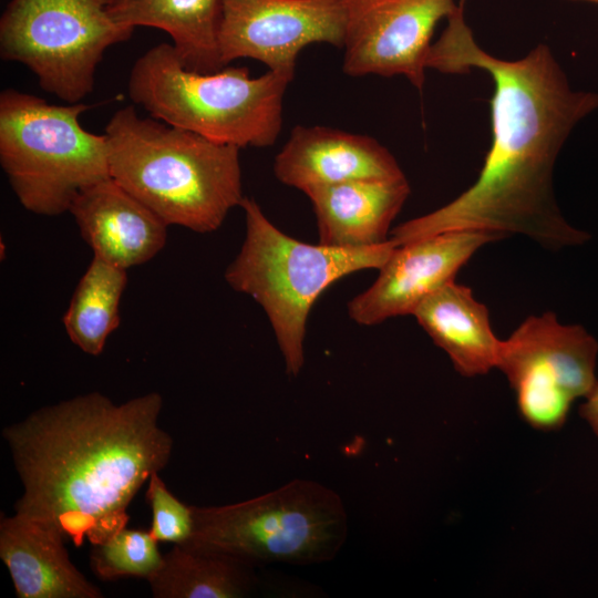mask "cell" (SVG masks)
<instances>
[{
  "mask_svg": "<svg viewBox=\"0 0 598 598\" xmlns=\"http://www.w3.org/2000/svg\"><path fill=\"white\" fill-rule=\"evenodd\" d=\"M464 2L430 48L426 68L445 74L484 71L493 81L492 143L475 183L448 204L393 228L401 246L453 230L520 234L558 250L589 235L567 223L553 187L558 154L573 130L598 109V92L575 90L550 48L503 60L475 41Z\"/></svg>",
  "mask_w": 598,
  "mask_h": 598,
  "instance_id": "6da1fadb",
  "label": "cell"
},
{
  "mask_svg": "<svg viewBox=\"0 0 598 598\" xmlns=\"http://www.w3.org/2000/svg\"><path fill=\"white\" fill-rule=\"evenodd\" d=\"M162 408L157 392L121 404L91 392L3 427L23 486L16 514L54 527L78 547L126 527L133 497L172 456L173 439L158 424Z\"/></svg>",
  "mask_w": 598,
  "mask_h": 598,
  "instance_id": "7a4b0ae2",
  "label": "cell"
},
{
  "mask_svg": "<svg viewBox=\"0 0 598 598\" xmlns=\"http://www.w3.org/2000/svg\"><path fill=\"white\" fill-rule=\"evenodd\" d=\"M105 135L110 177L167 226L217 230L244 199L237 146L142 117L132 105L113 114Z\"/></svg>",
  "mask_w": 598,
  "mask_h": 598,
  "instance_id": "3957f363",
  "label": "cell"
},
{
  "mask_svg": "<svg viewBox=\"0 0 598 598\" xmlns=\"http://www.w3.org/2000/svg\"><path fill=\"white\" fill-rule=\"evenodd\" d=\"M293 78L268 70L250 78L245 66L215 73L187 70L174 47L161 43L134 63L131 100L153 117L239 148L271 146L282 126V101Z\"/></svg>",
  "mask_w": 598,
  "mask_h": 598,
  "instance_id": "277c9868",
  "label": "cell"
},
{
  "mask_svg": "<svg viewBox=\"0 0 598 598\" xmlns=\"http://www.w3.org/2000/svg\"><path fill=\"white\" fill-rule=\"evenodd\" d=\"M246 235L225 271L227 283L265 310L286 371L297 375L305 362L303 341L310 310L333 282L362 269H380L396 245L337 248L297 240L279 230L254 198L244 197Z\"/></svg>",
  "mask_w": 598,
  "mask_h": 598,
  "instance_id": "5b68a950",
  "label": "cell"
},
{
  "mask_svg": "<svg viewBox=\"0 0 598 598\" xmlns=\"http://www.w3.org/2000/svg\"><path fill=\"white\" fill-rule=\"evenodd\" d=\"M87 109L49 104L14 89L1 92L0 164L27 210L61 215L84 188L110 178L106 135L80 124Z\"/></svg>",
  "mask_w": 598,
  "mask_h": 598,
  "instance_id": "8992f818",
  "label": "cell"
},
{
  "mask_svg": "<svg viewBox=\"0 0 598 598\" xmlns=\"http://www.w3.org/2000/svg\"><path fill=\"white\" fill-rule=\"evenodd\" d=\"M192 507L194 530L188 542L254 567L331 560L348 534L341 497L309 480H293L235 504Z\"/></svg>",
  "mask_w": 598,
  "mask_h": 598,
  "instance_id": "52a82bcc",
  "label": "cell"
},
{
  "mask_svg": "<svg viewBox=\"0 0 598 598\" xmlns=\"http://www.w3.org/2000/svg\"><path fill=\"white\" fill-rule=\"evenodd\" d=\"M111 0H11L0 19V55L28 66L47 92L80 103L107 48L134 28L111 16Z\"/></svg>",
  "mask_w": 598,
  "mask_h": 598,
  "instance_id": "ba28073f",
  "label": "cell"
},
{
  "mask_svg": "<svg viewBox=\"0 0 598 598\" xmlns=\"http://www.w3.org/2000/svg\"><path fill=\"white\" fill-rule=\"evenodd\" d=\"M598 342L578 324H561L553 312L529 316L501 342L496 368L516 394L530 426L560 429L573 403L586 396L595 377Z\"/></svg>",
  "mask_w": 598,
  "mask_h": 598,
  "instance_id": "9c48e42d",
  "label": "cell"
},
{
  "mask_svg": "<svg viewBox=\"0 0 598 598\" xmlns=\"http://www.w3.org/2000/svg\"><path fill=\"white\" fill-rule=\"evenodd\" d=\"M346 24V0H221V61L254 59L293 78L305 47H343Z\"/></svg>",
  "mask_w": 598,
  "mask_h": 598,
  "instance_id": "30bf717a",
  "label": "cell"
},
{
  "mask_svg": "<svg viewBox=\"0 0 598 598\" xmlns=\"http://www.w3.org/2000/svg\"><path fill=\"white\" fill-rule=\"evenodd\" d=\"M460 4L455 0H346L343 72L402 75L422 90L434 29Z\"/></svg>",
  "mask_w": 598,
  "mask_h": 598,
  "instance_id": "8fae6325",
  "label": "cell"
},
{
  "mask_svg": "<svg viewBox=\"0 0 598 598\" xmlns=\"http://www.w3.org/2000/svg\"><path fill=\"white\" fill-rule=\"evenodd\" d=\"M503 237L482 230H453L396 246L374 283L349 301V317L361 326H374L413 315L430 293L454 280L478 248Z\"/></svg>",
  "mask_w": 598,
  "mask_h": 598,
  "instance_id": "7c38bea8",
  "label": "cell"
},
{
  "mask_svg": "<svg viewBox=\"0 0 598 598\" xmlns=\"http://www.w3.org/2000/svg\"><path fill=\"white\" fill-rule=\"evenodd\" d=\"M276 177L283 184L309 190L359 179L405 176L394 156L377 140L326 126H301L277 154Z\"/></svg>",
  "mask_w": 598,
  "mask_h": 598,
  "instance_id": "4fadbf2b",
  "label": "cell"
},
{
  "mask_svg": "<svg viewBox=\"0 0 598 598\" xmlns=\"http://www.w3.org/2000/svg\"><path fill=\"white\" fill-rule=\"evenodd\" d=\"M69 212L93 256L126 270L166 244L168 226L111 177L84 188Z\"/></svg>",
  "mask_w": 598,
  "mask_h": 598,
  "instance_id": "5bb4252c",
  "label": "cell"
},
{
  "mask_svg": "<svg viewBox=\"0 0 598 598\" xmlns=\"http://www.w3.org/2000/svg\"><path fill=\"white\" fill-rule=\"evenodd\" d=\"M65 537L18 514L1 517L0 557L19 598H101V590L71 563Z\"/></svg>",
  "mask_w": 598,
  "mask_h": 598,
  "instance_id": "9a60e30c",
  "label": "cell"
},
{
  "mask_svg": "<svg viewBox=\"0 0 598 598\" xmlns=\"http://www.w3.org/2000/svg\"><path fill=\"white\" fill-rule=\"evenodd\" d=\"M410 192L405 176L351 181L309 190L306 195L313 206L319 244L363 248L388 241L390 225Z\"/></svg>",
  "mask_w": 598,
  "mask_h": 598,
  "instance_id": "2e32d148",
  "label": "cell"
},
{
  "mask_svg": "<svg viewBox=\"0 0 598 598\" xmlns=\"http://www.w3.org/2000/svg\"><path fill=\"white\" fill-rule=\"evenodd\" d=\"M413 316L460 374L475 377L496 368L502 340L471 288L451 280L430 293Z\"/></svg>",
  "mask_w": 598,
  "mask_h": 598,
  "instance_id": "e0dca14e",
  "label": "cell"
},
{
  "mask_svg": "<svg viewBox=\"0 0 598 598\" xmlns=\"http://www.w3.org/2000/svg\"><path fill=\"white\" fill-rule=\"evenodd\" d=\"M109 10L120 24L166 31L187 70L207 74L225 68L219 49L221 0H128Z\"/></svg>",
  "mask_w": 598,
  "mask_h": 598,
  "instance_id": "ac0fdd59",
  "label": "cell"
},
{
  "mask_svg": "<svg viewBox=\"0 0 598 598\" xmlns=\"http://www.w3.org/2000/svg\"><path fill=\"white\" fill-rule=\"evenodd\" d=\"M254 566L190 542L175 544L148 579L155 598H240L254 590Z\"/></svg>",
  "mask_w": 598,
  "mask_h": 598,
  "instance_id": "d6986e66",
  "label": "cell"
},
{
  "mask_svg": "<svg viewBox=\"0 0 598 598\" xmlns=\"http://www.w3.org/2000/svg\"><path fill=\"white\" fill-rule=\"evenodd\" d=\"M126 283V269L93 256L63 316L70 340L83 352H103L107 338L120 326V302Z\"/></svg>",
  "mask_w": 598,
  "mask_h": 598,
  "instance_id": "ffe728a7",
  "label": "cell"
},
{
  "mask_svg": "<svg viewBox=\"0 0 598 598\" xmlns=\"http://www.w3.org/2000/svg\"><path fill=\"white\" fill-rule=\"evenodd\" d=\"M157 543L148 530L124 527L107 540L93 545L91 568L103 580L148 579L159 569L164 558Z\"/></svg>",
  "mask_w": 598,
  "mask_h": 598,
  "instance_id": "44dd1931",
  "label": "cell"
},
{
  "mask_svg": "<svg viewBox=\"0 0 598 598\" xmlns=\"http://www.w3.org/2000/svg\"><path fill=\"white\" fill-rule=\"evenodd\" d=\"M145 496L152 512L148 532L156 542L175 545L186 543L192 538L193 507L181 502L168 491L158 472L148 478Z\"/></svg>",
  "mask_w": 598,
  "mask_h": 598,
  "instance_id": "7402d4cb",
  "label": "cell"
},
{
  "mask_svg": "<svg viewBox=\"0 0 598 598\" xmlns=\"http://www.w3.org/2000/svg\"><path fill=\"white\" fill-rule=\"evenodd\" d=\"M585 398L586 401L581 404L579 413L598 436V381Z\"/></svg>",
  "mask_w": 598,
  "mask_h": 598,
  "instance_id": "603a6c76",
  "label": "cell"
},
{
  "mask_svg": "<svg viewBox=\"0 0 598 598\" xmlns=\"http://www.w3.org/2000/svg\"><path fill=\"white\" fill-rule=\"evenodd\" d=\"M128 0H111L110 7H116L125 3Z\"/></svg>",
  "mask_w": 598,
  "mask_h": 598,
  "instance_id": "cb8c5ba5",
  "label": "cell"
},
{
  "mask_svg": "<svg viewBox=\"0 0 598 598\" xmlns=\"http://www.w3.org/2000/svg\"><path fill=\"white\" fill-rule=\"evenodd\" d=\"M570 1H586V2L598 3V0H570Z\"/></svg>",
  "mask_w": 598,
  "mask_h": 598,
  "instance_id": "d4e9b609",
  "label": "cell"
}]
</instances>
